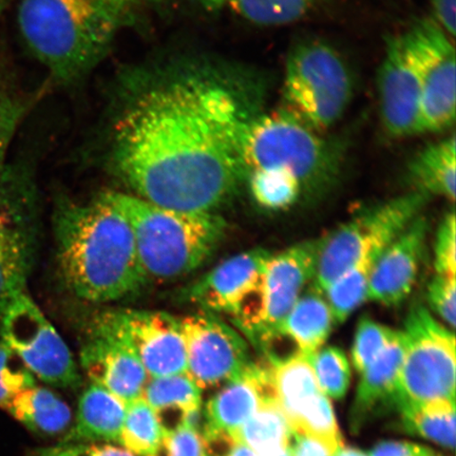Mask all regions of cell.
<instances>
[{"instance_id":"6da1fadb","label":"cell","mask_w":456,"mask_h":456,"mask_svg":"<svg viewBox=\"0 0 456 456\" xmlns=\"http://www.w3.org/2000/svg\"><path fill=\"white\" fill-rule=\"evenodd\" d=\"M248 117L219 74L167 68L125 91L111 122V167L144 201L213 214L248 178L242 144Z\"/></svg>"},{"instance_id":"7a4b0ae2","label":"cell","mask_w":456,"mask_h":456,"mask_svg":"<svg viewBox=\"0 0 456 456\" xmlns=\"http://www.w3.org/2000/svg\"><path fill=\"white\" fill-rule=\"evenodd\" d=\"M55 235L61 276L77 297L117 301L147 282L129 222L107 192L88 203L64 205Z\"/></svg>"},{"instance_id":"3957f363","label":"cell","mask_w":456,"mask_h":456,"mask_svg":"<svg viewBox=\"0 0 456 456\" xmlns=\"http://www.w3.org/2000/svg\"><path fill=\"white\" fill-rule=\"evenodd\" d=\"M17 17L28 48L62 83L94 68L119 26L89 0H20Z\"/></svg>"},{"instance_id":"277c9868","label":"cell","mask_w":456,"mask_h":456,"mask_svg":"<svg viewBox=\"0 0 456 456\" xmlns=\"http://www.w3.org/2000/svg\"><path fill=\"white\" fill-rule=\"evenodd\" d=\"M133 230L146 281H176L202 266L224 235L219 215L176 212L134 195L107 192Z\"/></svg>"},{"instance_id":"5b68a950","label":"cell","mask_w":456,"mask_h":456,"mask_svg":"<svg viewBox=\"0 0 456 456\" xmlns=\"http://www.w3.org/2000/svg\"><path fill=\"white\" fill-rule=\"evenodd\" d=\"M242 158L248 175L260 169L288 171L298 179L304 191L312 192L332 183L341 162L338 145L283 110L249 114Z\"/></svg>"},{"instance_id":"8992f818","label":"cell","mask_w":456,"mask_h":456,"mask_svg":"<svg viewBox=\"0 0 456 456\" xmlns=\"http://www.w3.org/2000/svg\"><path fill=\"white\" fill-rule=\"evenodd\" d=\"M352 96L351 71L332 45L307 39L289 51L283 111L322 134L345 116Z\"/></svg>"},{"instance_id":"52a82bcc","label":"cell","mask_w":456,"mask_h":456,"mask_svg":"<svg viewBox=\"0 0 456 456\" xmlns=\"http://www.w3.org/2000/svg\"><path fill=\"white\" fill-rule=\"evenodd\" d=\"M403 358L399 372L396 410L435 403H455L454 330L426 306L414 305L402 330Z\"/></svg>"},{"instance_id":"ba28073f","label":"cell","mask_w":456,"mask_h":456,"mask_svg":"<svg viewBox=\"0 0 456 456\" xmlns=\"http://www.w3.org/2000/svg\"><path fill=\"white\" fill-rule=\"evenodd\" d=\"M429 196L413 191L364 210L322 240L313 288L324 294L336 279L380 252L425 207Z\"/></svg>"},{"instance_id":"9c48e42d","label":"cell","mask_w":456,"mask_h":456,"mask_svg":"<svg viewBox=\"0 0 456 456\" xmlns=\"http://www.w3.org/2000/svg\"><path fill=\"white\" fill-rule=\"evenodd\" d=\"M3 342L32 375L59 387H77L81 375L64 339L26 293L0 312Z\"/></svg>"},{"instance_id":"30bf717a","label":"cell","mask_w":456,"mask_h":456,"mask_svg":"<svg viewBox=\"0 0 456 456\" xmlns=\"http://www.w3.org/2000/svg\"><path fill=\"white\" fill-rule=\"evenodd\" d=\"M420 85V134L452 127L456 114L453 38L433 19L421 20L403 34Z\"/></svg>"},{"instance_id":"8fae6325","label":"cell","mask_w":456,"mask_h":456,"mask_svg":"<svg viewBox=\"0 0 456 456\" xmlns=\"http://www.w3.org/2000/svg\"><path fill=\"white\" fill-rule=\"evenodd\" d=\"M322 240L295 244L266 262L258 305L248 326L242 330L260 346L281 338V324L315 277Z\"/></svg>"},{"instance_id":"7c38bea8","label":"cell","mask_w":456,"mask_h":456,"mask_svg":"<svg viewBox=\"0 0 456 456\" xmlns=\"http://www.w3.org/2000/svg\"><path fill=\"white\" fill-rule=\"evenodd\" d=\"M180 322L186 350V373L200 389L230 383L252 362L243 336L216 314L201 311Z\"/></svg>"},{"instance_id":"4fadbf2b","label":"cell","mask_w":456,"mask_h":456,"mask_svg":"<svg viewBox=\"0 0 456 456\" xmlns=\"http://www.w3.org/2000/svg\"><path fill=\"white\" fill-rule=\"evenodd\" d=\"M81 364L93 384L125 404L141 398L148 375L125 332L118 312L102 315L81 352Z\"/></svg>"},{"instance_id":"5bb4252c","label":"cell","mask_w":456,"mask_h":456,"mask_svg":"<svg viewBox=\"0 0 456 456\" xmlns=\"http://www.w3.org/2000/svg\"><path fill=\"white\" fill-rule=\"evenodd\" d=\"M269 250L255 248L222 262L191 289L190 298L202 311L230 317L241 330L254 316Z\"/></svg>"},{"instance_id":"9a60e30c","label":"cell","mask_w":456,"mask_h":456,"mask_svg":"<svg viewBox=\"0 0 456 456\" xmlns=\"http://www.w3.org/2000/svg\"><path fill=\"white\" fill-rule=\"evenodd\" d=\"M380 121L391 138L420 134V85L403 34L387 39L378 77Z\"/></svg>"},{"instance_id":"2e32d148","label":"cell","mask_w":456,"mask_h":456,"mask_svg":"<svg viewBox=\"0 0 456 456\" xmlns=\"http://www.w3.org/2000/svg\"><path fill=\"white\" fill-rule=\"evenodd\" d=\"M131 346L148 378L186 373V350L180 319L168 313L118 312Z\"/></svg>"},{"instance_id":"e0dca14e","label":"cell","mask_w":456,"mask_h":456,"mask_svg":"<svg viewBox=\"0 0 456 456\" xmlns=\"http://www.w3.org/2000/svg\"><path fill=\"white\" fill-rule=\"evenodd\" d=\"M427 220L418 216L381 250L370 273L367 299L396 306L411 294L426 245Z\"/></svg>"},{"instance_id":"ac0fdd59","label":"cell","mask_w":456,"mask_h":456,"mask_svg":"<svg viewBox=\"0 0 456 456\" xmlns=\"http://www.w3.org/2000/svg\"><path fill=\"white\" fill-rule=\"evenodd\" d=\"M30 266L28 242L20 191L12 171H0V312L25 293Z\"/></svg>"},{"instance_id":"d6986e66","label":"cell","mask_w":456,"mask_h":456,"mask_svg":"<svg viewBox=\"0 0 456 456\" xmlns=\"http://www.w3.org/2000/svg\"><path fill=\"white\" fill-rule=\"evenodd\" d=\"M270 398L275 396L269 366L250 362L241 375L209 399L203 410L200 435H224L236 441L243 425Z\"/></svg>"},{"instance_id":"ffe728a7","label":"cell","mask_w":456,"mask_h":456,"mask_svg":"<svg viewBox=\"0 0 456 456\" xmlns=\"http://www.w3.org/2000/svg\"><path fill=\"white\" fill-rule=\"evenodd\" d=\"M403 358V335L402 330H398L396 338L361 373L350 412L353 433L361 431L369 421L389 409L396 410L397 381Z\"/></svg>"},{"instance_id":"44dd1931","label":"cell","mask_w":456,"mask_h":456,"mask_svg":"<svg viewBox=\"0 0 456 456\" xmlns=\"http://www.w3.org/2000/svg\"><path fill=\"white\" fill-rule=\"evenodd\" d=\"M142 397L156 413L163 436L179 428H199L202 390L187 373L150 379Z\"/></svg>"},{"instance_id":"7402d4cb","label":"cell","mask_w":456,"mask_h":456,"mask_svg":"<svg viewBox=\"0 0 456 456\" xmlns=\"http://www.w3.org/2000/svg\"><path fill=\"white\" fill-rule=\"evenodd\" d=\"M126 404L100 386L79 397L76 423L61 443L119 444Z\"/></svg>"},{"instance_id":"603a6c76","label":"cell","mask_w":456,"mask_h":456,"mask_svg":"<svg viewBox=\"0 0 456 456\" xmlns=\"http://www.w3.org/2000/svg\"><path fill=\"white\" fill-rule=\"evenodd\" d=\"M267 363L273 396L292 426L322 395L312 364L298 352L288 357L270 356Z\"/></svg>"},{"instance_id":"cb8c5ba5","label":"cell","mask_w":456,"mask_h":456,"mask_svg":"<svg viewBox=\"0 0 456 456\" xmlns=\"http://www.w3.org/2000/svg\"><path fill=\"white\" fill-rule=\"evenodd\" d=\"M334 324L326 297L313 288L301 295L285 317L281 338L292 340L300 354L310 357L326 345Z\"/></svg>"},{"instance_id":"d4e9b609","label":"cell","mask_w":456,"mask_h":456,"mask_svg":"<svg viewBox=\"0 0 456 456\" xmlns=\"http://www.w3.org/2000/svg\"><path fill=\"white\" fill-rule=\"evenodd\" d=\"M408 173L415 191L429 197H444L453 203L456 185L455 135L431 142L416 153L409 163Z\"/></svg>"},{"instance_id":"484cf974","label":"cell","mask_w":456,"mask_h":456,"mask_svg":"<svg viewBox=\"0 0 456 456\" xmlns=\"http://www.w3.org/2000/svg\"><path fill=\"white\" fill-rule=\"evenodd\" d=\"M7 411L38 436H54L71 423V410L54 392L33 386L17 395Z\"/></svg>"},{"instance_id":"4316f807","label":"cell","mask_w":456,"mask_h":456,"mask_svg":"<svg viewBox=\"0 0 456 456\" xmlns=\"http://www.w3.org/2000/svg\"><path fill=\"white\" fill-rule=\"evenodd\" d=\"M293 430L275 398L267 399L238 432L236 441L262 456L290 446Z\"/></svg>"},{"instance_id":"83f0119b","label":"cell","mask_w":456,"mask_h":456,"mask_svg":"<svg viewBox=\"0 0 456 456\" xmlns=\"http://www.w3.org/2000/svg\"><path fill=\"white\" fill-rule=\"evenodd\" d=\"M404 430L454 450L455 403H435L398 410Z\"/></svg>"},{"instance_id":"f1b7e54d","label":"cell","mask_w":456,"mask_h":456,"mask_svg":"<svg viewBox=\"0 0 456 456\" xmlns=\"http://www.w3.org/2000/svg\"><path fill=\"white\" fill-rule=\"evenodd\" d=\"M380 253L381 250L358 262L336 279L324 292L335 323H344L367 300L370 273Z\"/></svg>"},{"instance_id":"f546056e","label":"cell","mask_w":456,"mask_h":456,"mask_svg":"<svg viewBox=\"0 0 456 456\" xmlns=\"http://www.w3.org/2000/svg\"><path fill=\"white\" fill-rule=\"evenodd\" d=\"M162 442V428L144 398L127 403L119 446L135 456H158Z\"/></svg>"},{"instance_id":"4dcf8cb0","label":"cell","mask_w":456,"mask_h":456,"mask_svg":"<svg viewBox=\"0 0 456 456\" xmlns=\"http://www.w3.org/2000/svg\"><path fill=\"white\" fill-rule=\"evenodd\" d=\"M316 0H226L245 20L261 27L293 24L310 12Z\"/></svg>"},{"instance_id":"1f68e13d","label":"cell","mask_w":456,"mask_h":456,"mask_svg":"<svg viewBox=\"0 0 456 456\" xmlns=\"http://www.w3.org/2000/svg\"><path fill=\"white\" fill-rule=\"evenodd\" d=\"M248 179L256 202L267 209L288 208L304 192L298 179L284 170H254L248 174Z\"/></svg>"},{"instance_id":"d6a6232c","label":"cell","mask_w":456,"mask_h":456,"mask_svg":"<svg viewBox=\"0 0 456 456\" xmlns=\"http://www.w3.org/2000/svg\"><path fill=\"white\" fill-rule=\"evenodd\" d=\"M307 358L323 395L344 398L351 383V367L345 352L339 347L326 346Z\"/></svg>"},{"instance_id":"836d02e7","label":"cell","mask_w":456,"mask_h":456,"mask_svg":"<svg viewBox=\"0 0 456 456\" xmlns=\"http://www.w3.org/2000/svg\"><path fill=\"white\" fill-rule=\"evenodd\" d=\"M397 334L398 330L362 317L357 324L352 346V363L357 372H363L390 346Z\"/></svg>"},{"instance_id":"e575fe53","label":"cell","mask_w":456,"mask_h":456,"mask_svg":"<svg viewBox=\"0 0 456 456\" xmlns=\"http://www.w3.org/2000/svg\"><path fill=\"white\" fill-rule=\"evenodd\" d=\"M290 427L294 433H304L322 438L336 448L342 447V438L332 403L323 393Z\"/></svg>"},{"instance_id":"d590c367","label":"cell","mask_w":456,"mask_h":456,"mask_svg":"<svg viewBox=\"0 0 456 456\" xmlns=\"http://www.w3.org/2000/svg\"><path fill=\"white\" fill-rule=\"evenodd\" d=\"M16 359L12 351L0 342V408L5 411L17 395L36 386L33 375L26 367L17 366Z\"/></svg>"},{"instance_id":"8d00e7d4","label":"cell","mask_w":456,"mask_h":456,"mask_svg":"<svg viewBox=\"0 0 456 456\" xmlns=\"http://www.w3.org/2000/svg\"><path fill=\"white\" fill-rule=\"evenodd\" d=\"M31 101L0 91V171L7 164L5 158L16 131L30 110Z\"/></svg>"},{"instance_id":"74e56055","label":"cell","mask_w":456,"mask_h":456,"mask_svg":"<svg viewBox=\"0 0 456 456\" xmlns=\"http://www.w3.org/2000/svg\"><path fill=\"white\" fill-rule=\"evenodd\" d=\"M430 309L441 317L444 326L454 330L456 315V277L436 275L427 290Z\"/></svg>"},{"instance_id":"f35d334b","label":"cell","mask_w":456,"mask_h":456,"mask_svg":"<svg viewBox=\"0 0 456 456\" xmlns=\"http://www.w3.org/2000/svg\"><path fill=\"white\" fill-rule=\"evenodd\" d=\"M436 275L456 277V220L454 212L444 216L438 226L435 248Z\"/></svg>"},{"instance_id":"ab89813d","label":"cell","mask_w":456,"mask_h":456,"mask_svg":"<svg viewBox=\"0 0 456 456\" xmlns=\"http://www.w3.org/2000/svg\"><path fill=\"white\" fill-rule=\"evenodd\" d=\"M28 456H135L110 444L60 443L55 446L34 449Z\"/></svg>"},{"instance_id":"60d3db41","label":"cell","mask_w":456,"mask_h":456,"mask_svg":"<svg viewBox=\"0 0 456 456\" xmlns=\"http://www.w3.org/2000/svg\"><path fill=\"white\" fill-rule=\"evenodd\" d=\"M199 428L186 425L163 436L158 456H203Z\"/></svg>"},{"instance_id":"b9f144b4","label":"cell","mask_w":456,"mask_h":456,"mask_svg":"<svg viewBox=\"0 0 456 456\" xmlns=\"http://www.w3.org/2000/svg\"><path fill=\"white\" fill-rule=\"evenodd\" d=\"M290 450L292 456H334L338 448L322 438L293 432Z\"/></svg>"},{"instance_id":"7bdbcfd3","label":"cell","mask_w":456,"mask_h":456,"mask_svg":"<svg viewBox=\"0 0 456 456\" xmlns=\"http://www.w3.org/2000/svg\"><path fill=\"white\" fill-rule=\"evenodd\" d=\"M369 456H441L433 450L407 442H381Z\"/></svg>"},{"instance_id":"ee69618b","label":"cell","mask_w":456,"mask_h":456,"mask_svg":"<svg viewBox=\"0 0 456 456\" xmlns=\"http://www.w3.org/2000/svg\"><path fill=\"white\" fill-rule=\"evenodd\" d=\"M433 10V20L441 26L443 30L452 38L456 32V0H430Z\"/></svg>"},{"instance_id":"f6af8a7d","label":"cell","mask_w":456,"mask_h":456,"mask_svg":"<svg viewBox=\"0 0 456 456\" xmlns=\"http://www.w3.org/2000/svg\"><path fill=\"white\" fill-rule=\"evenodd\" d=\"M121 22L134 8L139 0H89Z\"/></svg>"},{"instance_id":"bcb514c9","label":"cell","mask_w":456,"mask_h":456,"mask_svg":"<svg viewBox=\"0 0 456 456\" xmlns=\"http://www.w3.org/2000/svg\"><path fill=\"white\" fill-rule=\"evenodd\" d=\"M224 456H258L252 449L245 444L236 442Z\"/></svg>"},{"instance_id":"7dc6e473","label":"cell","mask_w":456,"mask_h":456,"mask_svg":"<svg viewBox=\"0 0 456 456\" xmlns=\"http://www.w3.org/2000/svg\"><path fill=\"white\" fill-rule=\"evenodd\" d=\"M334 456H369L367 453L362 452V450L351 447L342 446L336 452Z\"/></svg>"},{"instance_id":"c3c4849f","label":"cell","mask_w":456,"mask_h":456,"mask_svg":"<svg viewBox=\"0 0 456 456\" xmlns=\"http://www.w3.org/2000/svg\"><path fill=\"white\" fill-rule=\"evenodd\" d=\"M205 8L215 10L220 9L226 5V0H200Z\"/></svg>"},{"instance_id":"681fc988","label":"cell","mask_w":456,"mask_h":456,"mask_svg":"<svg viewBox=\"0 0 456 456\" xmlns=\"http://www.w3.org/2000/svg\"><path fill=\"white\" fill-rule=\"evenodd\" d=\"M4 4H5V0H0V19H2Z\"/></svg>"}]
</instances>
